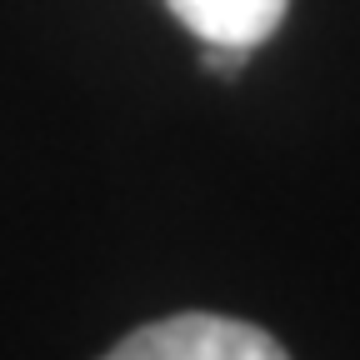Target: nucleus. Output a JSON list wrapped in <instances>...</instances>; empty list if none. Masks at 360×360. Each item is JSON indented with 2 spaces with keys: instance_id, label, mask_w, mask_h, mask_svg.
Instances as JSON below:
<instances>
[{
  "instance_id": "1",
  "label": "nucleus",
  "mask_w": 360,
  "mask_h": 360,
  "mask_svg": "<svg viewBox=\"0 0 360 360\" xmlns=\"http://www.w3.org/2000/svg\"><path fill=\"white\" fill-rule=\"evenodd\" d=\"M101 360H290V355L281 350L276 335H265L250 321L186 310V315H165V321L130 330Z\"/></svg>"
},
{
  "instance_id": "2",
  "label": "nucleus",
  "mask_w": 360,
  "mask_h": 360,
  "mask_svg": "<svg viewBox=\"0 0 360 360\" xmlns=\"http://www.w3.org/2000/svg\"><path fill=\"white\" fill-rule=\"evenodd\" d=\"M200 45L255 51L281 30L290 0H165Z\"/></svg>"
},
{
  "instance_id": "3",
  "label": "nucleus",
  "mask_w": 360,
  "mask_h": 360,
  "mask_svg": "<svg viewBox=\"0 0 360 360\" xmlns=\"http://www.w3.org/2000/svg\"><path fill=\"white\" fill-rule=\"evenodd\" d=\"M245 60H250V51H231V45H205V51H200V65L215 70V75H231V70H240Z\"/></svg>"
}]
</instances>
